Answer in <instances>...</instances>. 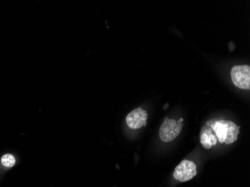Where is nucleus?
Here are the masks:
<instances>
[{"label": "nucleus", "mask_w": 250, "mask_h": 187, "mask_svg": "<svg viewBox=\"0 0 250 187\" xmlns=\"http://www.w3.org/2000/svg\"><path fill=\"white\" fill-rule=\"evenodd\" d=\"M183 121H184L183 118H181L179 121L176 122L175 120L166 117L163 119L160 128V138L162 141L170 142L175 140L182 130Z\"/></svg>", "instance_id": "f03ea898"}, {"label": "nucleus", "mask_w": 250, "mask_h": 187, "mask_svg": "<svg viewBox=\"0 0 250 187\" xmlns=\"http://www.w3.org/2000/svg\"><path fill=\"white\" fill-rule=\"evenodd\" d=\"M1 163L5 167L12 168L16 163V159H15V157L13 155H10V154H6V155H3L2 158H1Z\"/></svg>", "instance_id": "0eeeda50"}, {"label": "nucleus", "mask_w": 250, "mask_h": 187, "mask_svg": "<svg viewBox=\"0 0 250 187\" xmlns=\"http://www.w3.org/2000/svg\"><path fill=\"white\" fill-rule=\"evenodd\" d=\"M200 141L203 148L205 149H211L217 144L218 139L211 126L203 127L200 134Z\"/></svg>", "instance_id": "423d86ee"}, {"label": "nucleus", "mask_w": 250, "mask_h": 187, "mask_svg": "<svg viewBox=\"0 0 250 187\" xmlns=\"http://www.w3.org/2000/svg\"><path fill=\"white\" fill-rule=\"evenodd\" d=\"M197 174V168L193 161L185 159L178 165L174 172L173 177L174 179L180 182H187L193 179Z\"/></svg>", "instance_id": "20e7f679"}, {"label": "nucleus", "mask_w": 250, "mask_h": 187, "mask_svg": "<svg viewBox=\"0 0 250 187\" xmlns=\"http://www.w3.org/2000/svg\"><path fill=\"white\" fill-rule=\"evenodd\" d=\"M148 114L145 110L137 108L133 110L126 118V122L130 129H140L147 125Z\"/></svg>", "instance_id": "39448f33"}, {"label": "nucleus", "mask_w": 250, "mask_h": 187, "mask_svg": "<svg viewBox=\"0 0 250 187\" xmlns=\"http://www.w3.org/2000/svg\"><path fill=\"white\" fill-rule=\"evenodd\" d=\"M232 80L236 87L244 90L250 89V67L249 65H236L231 71Z\"/></svg>", "instance_id": "7ed1b4c3"}, {"label": "nucleus", "mask_w": 250, "mask_h": 187, "mask_svg": "<svg viewBox=\"0 0 250 187\" xmlns=\"http://www.w3.org/2000/svg\"><path fill=\"white\" fill-rule=\"evenodd\" d=\"M211 126L219 142L230 144L237 141L240 126L234 122L231 121H217Z\"/></svg>", "instance_id": "f257e3e1"}]
</instances>
